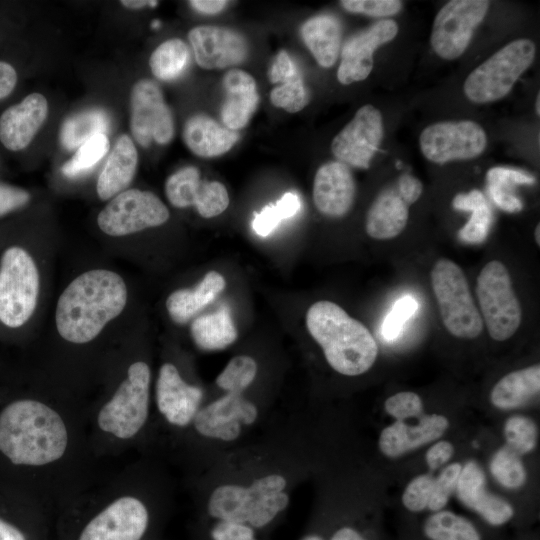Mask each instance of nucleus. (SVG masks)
<instances>
[{
  "mask_svg": "<svg viewBox=\"0 0 540 540\" xmlns=\"http://www.w3.org/2000/svg\"><path fill=\"white\" fill-rule=\"evenodd\" d=\"M66 426L49 406L16 399L0 410V457L14 467H37L62 457Z\"/></svg>",
  "mask_w": 540,
  "mask_h": 540,
  "instance_id": "obj_1",
  "label": "nucleus"
},
{
  "mask_svg": "<svg viewBox=\"0 0 540 540\" xmlns=\"http://www.w3.org/2000/svg\"><path fill=\"white\" fill-rule=\"evenodd\" d=\"M127 289L120 275L106 269L89 270L62 292L56 307V327L71 343L83 344L98 336L124 309Z\"/></svg>",
  "mask_w": 540,
  "mask_h": 540,
  "instance_id": "obj_2",
  "label": "nucleus"
},
{
  "mask_svg": "<svg viewBox=\"0 0 540 540\" xmlns=\"http://www.w3.org/2000/svg\"><path fill=\"white\" fill-rule=\"evenodd\" d=\"M306 326L328 364L338 373L356 376L374 364L378 354L374 337L336 303L322 300L312 304L306 314Z\"/></svg>",
  "mask_w": 540,
  "mask_h": 540,
  "instance_id": "obj_3",
  "label": "nucleus"
},
{
  "mask_svg": "<svg viewBox=\"0 0 540 540\" xmlns=\"http://www.w3.org/2000/svg\"><path fill=\"white\" fill-rule=\"evenodd\" d=\"M285 487L286 480L277 474L260 478L246 488L219 486L210 496L208 512L222 521L260 528L288 505V495L283 492Z\"/></svg>",
  "mask_w": 540,
  "mask_h": 540,
  "instance_id": "obj_4",
  "label": "nucleus"
},
{
  "mask_svg": "<svg viewBox=\"0 0 540 540\" xmlns=\"http://www.w3.org/2000/svg\"><path fill=\"white\" fill-rule=\"evenodd\" d=\"M39 273L31 254L10 245L0 256V324L18 329L32 317L39 295Z\"/></svg>",
  "mask_w": 540,
  "mask_h": 540,
  "instance_id": "obj_5",
  "label": "nucleus"
},
{
  "mask_svg": "<svg viewBox=\"0 0 540 540\" xmlns=\"http://www.w3.org/2000/svg\"><path fill=\"white\" fill-rule=\"evenodd\" d=\"M535 53L534 42L527 38L508 43L469 74L463 85L464 94L478 104L503 98L530 67Z\"/></svg>",
  "mask_w": 540,
  "mask_h": 540,
  "instance_id": "obj_6",
  "label": "nucleus"
},
{
  "mask_svg": "<svg viewBox=\"0 0 540 540\" xmlns=\"http://www.w3.org/2000/svg\"><path fill=\"white\" fill-rule=\"evenodd\" d=\"M431 285L447 331L458 338L478 337L483 320L462 269L450 259H439L431 270Z\"/></svg>",
  "mask_w": 540,
  "mask_h": 540,
  "instance_id": "obj_7",
  "label": "nucleus"
},
{
  "mask_svg": "<svg viewBox=\"0 0 540 540\" xmlns=\"http://www.w3.org/2000/svg\"><path fill=\"white\" fill-rule=\"evenodd\" d=\"M476 295L490 337L496 341L512 337L521 324L522 310L503 263L492 260L482 268Z\"/></svg>",
  "mask_w": 540,
  "mask_h": 540,
  "instance_id": "obj_8",
  "label": "nucleus"
},
{
  "mask_svg": "<svg viewBox=\"0 0 540 540\" xmlns=\"http://www.w3.org/2000/svg\"><path fill=\"white\" fill-rule=\"evenodd\" d=\"M149 384L148 365L141 361L131 364L127 378L100 410L97 418L99 427L121 439L136 435L147 420Z\"/></svg>",
  "mask_w": 540,
  "mask_h": 540,
  "instance_id": "obj_9",
  "label": "nucleus"
},
{
  "mask_svg": "<svg viewBox=\"0 0 540 540\" xmlns=\"http://www.w3.org/2000/svg\"><path fill=\"white\" fill-rule=\"evenodd\" d=\"M169 216L168 208L152 192L126 189L100 211L97 223L105 234L119 237L160 226Z\"/></svg>",
  "mask_w": 540,
  "mask_h": 540,
  "instance_id": "obj_10",
  "label": "nucleus"
},
{
  "mask_svg": "<svg viewBox=\"0 0 540 540\" xmlns=\"http://www.w3.org/2000/svg\"><path fill=\"white\" fill-rule=\"evenodd\" d=\"M486 0H452L437 13L430 37L435 53L453 60L467 49L475 28L487 14Z\"/></svg>",
  "mask_w": 540,
  "mask_h": 540,
  "instance_id": "obj_11",
  "label": "nucleus"
},
{
  "mask_svg": "<svg viewBox=\"0 0 540 540\" xmlns=\"http://www.w3.org/2000/svg\"><path fill=\"white\" fill-rule=\"evenodd\" d=\"M420 148L431 162L444 164L479 156L487 145L484 129L470 120L437 122L421 133Z\"/></svg>",
  "mask_w": 540,
  "mask_h": 540,
  "instance_id": "obj_12",
  "label": "nucleus"
},
{
  "mask_svg": "<svg viewBox=\"0 0 540 540\" xmlns=\"http://www.w3.org/2000/svg\"><path fill=\"white\" fill-rule=\"evenodd\" d=\"M130 105V130L139 145L148 147L153 141L165 145L173 139V115L156 82L137 81L131 89Z\"/></svg>",
  "mask_w": 540,
  "mask_h": 540,
  "instance_id": "obj_13",
  "label": "nucleus"
},
{
  "mask_svg": "<svg viewBox=\"0 0 540 540\" xmlns=\"http://www.w3.org/2000/svg\"><path fill=\"white\" fill-rule=\"evenodd\" d=\"M380 111L372 105L360 107L352 120L333 138L331 151L337 161L367 169L383 139Z\"/></svg>",
  "mask_w": 540,
  "mask_h": 540,
  "instance_id": "obj_14",
  "label": "nucleus"
},
{
  "mask_svg": "<svg viewBox=\"0 0 540 540\" xmlns=\"http://www.w3.org/2000/svg\"><path fill=\"white\" fill-rule=\"evenodd\" d=\"M165 194L174 207L194 206L203 218L216 217L229 205L225 186L218 181L202 180L194 166L183 167L170 175L165 182Z\"/></svg>",
  "mask_w": 540,
  "mask_h": 540,
  "instance_id": "obj_15",
  "label": "nucleus"
},
{
  "mask_svg": "<svg viewBox=\"0 0 540 540\" xmlns=\"http://www.w3.org/2000/svg\"><path fill=\"white\" fill-rule=\"evenodd\" d=\"M148 520L145 505L137 498L124 496L94 516L78 540H141Z\"/></svg>",
  "mask_w": 540,
  "mask_h": 540,
  "instance_id": "obj_16",
  "label": "nucleus"
},
{
  "mask_svg": "<svg viewBox=\"0 0 540 540\" xmlns=\"http://www.w3.org/2000/svg\"><path fill=\"white\" fill-rule=\"evenodd\" d=\"M188 39L197 64L207 70L237 66L249 53L245 37L227 27L197 26L189 31Z\"/></svg>",
  "mask_w": 540,
  "mask_h": 540,
  "instance_id": "obj_17",
  "label": "nucleus"
},
{
  "mask_svg": "<svg viewBox=\"0 0 540 540\" xmlns=\"http://www.w3.org/2000/svg\"><path fill=\"white\" fill-rule=\"evenodd\" d=\"M398 33L394 20H379L368 29L349 38L341 50V61L337 79L341 84L349 85L365 80L373 69L374 51L381 45L393 40Z\"/></svg>",
  "mask_w": 540,
  "mask_h": 540,
  "instance_id": "obj_18",
  "label": "nucleus"
},
{
  "mask_svg": "<svg viewBox=\"0 0 540 540\" xmlns=\"http://www.w3.org/2000/svg\"><path fill=\"white\" fill-rule=\"evenodd\" d=\"M257 415V408L252 402L241 394L228 392L197 411L193 420L201 435L232 441L240 434V424H252Z\"/></svg>",
  "mask_w": 540,
  "mask_h": 540,
  "instance_id": "obj_19",
  "label": "nucleus"
},
{
  "mask_svg": "<svg viewBox=\"0 0 540 540\" xmlns=\"http://www.w3.org/2000/svg\"><path fill=\"white\" fill-rule=\"evenodd\" d=\"M202 390L187 384L177 368L165 363L159 370L156 401L161 414L176 426H186L195 417L202 399Z\"/></svg>",
  "mask_w": 540,
  "mask_h": 540,
  "instance_id": "obj_20",
  "label": "nucleus"
},
{
  "mask_svg": "<svg viewBox=\"0 0 540 540\" xmlns=\"http://www.w3.org/2000/svg\"><path fill=\"white\" fill-rule=\"evenodd\" d=\"M355 192V181L347 165L330 161L318 168L313 183V201L321 214L343 217L353 205Z\"/></svg>",
  "mask_w": 540,
  "mask_h": 540,
  "instance_id": "obj_21",
  "label": "nucleus"
},
{
  "mask_svg": "<svg viewBox=\"0 0 540 540\" xmlns=\"http://www.w3.org/2000/svg\"><path fill=\"white\" fill-rule=\"evenodd\" d=\"M48 103L40 93H31L6 109L0 117V141L11 151L25 149L43 125Z\"/></svg>",
  "mask_w": 540,
  "mask_h": 540,
  "instance_id": "obj_22",
  "label": "nucleus"
},
{
  "mask_svg": "<svg viewBox=\"0 0 540 540\" xmlns=\"http://www.w3.org/2000/svg\"><path fill=\"white\" fill-rule=\"evenodd\" d=\"M456 489L461 502L491 525H502L513 517L514 510L507 501L486 491L484 472L474 461L462 467Z\"/></svg>",
  "mask_w": 540,
  "mask_h": 540,
  "instance_id": "obj_23",
  "label": "nucleus"
},
{
  "mask_svg": "<svg viewBox=\"0 0 540 540\" xmlns=\"http://www.w3.org/2000/svg\"><path fill=\"white\" fill-rule=\"evenodd\" d=\"M448 426L447 418L438 414L422 416L416 426L396 421L382 430L379 447L387 457L396 458L438 439Z\"/></svg>",
  "mask_w": 540,
  "mask_h": 540,
  "instance_id": "obj_24",
  "label": "nucleus"
},
{
  "mask_svg": "<svg viewBox=\"0 0 540 540\" xmlns=\"http://www.w3.org/2000/svg\"><path fill=\"white\" fill-rule=\"evenodd\" d=\"M226 92L221 107V120L225 127L237 131L245 127L254 114L259 95L255 79L241 69H231L223 77Z\"/></svg>",
  "mask_w": 540,
  "mask_h": 540,
  "instance_id": "obj_25",
  "label": "nucleus"
},
{
  "mask_svg": "<svg viewBox=\"0 0 540 540\" xmlns=\"http://www.w3.org/2000/svg\"><path fill=\"white\" fill-rule=\"evenodd\" d=\"M409 206L396 183L383 189L367 212L365 222L367 234L376 240L395 238L407 225Z\"/></svg>",
  "mask_w": 540,
  "mask_h": 540,
  "instance_id": "obj_26",
  "label": "nucleus"
},
{
  "mask_svg": "<svg viewBox=\"0 0 540 540\" xmlns=\"http://www.w3.org/2000/svg\"><path fill=\"white\" fill-rule=\"evenodd\" d=\"M138 164V152L127 134H122L108 156L98 177L96 190L101 200H108L126 190Z\"/></svg>",
  "mask_w": 540,
  "mask_h": 540,
  "instance_id": "obj_27",
  "label": "nucleus"
},
{
  "mask_svg": "<svg viewBox=\"0 0 540 540\" xmlns=\"http://www.w3.org/2000/svg\"><path fill=\"white\" fill-rule=\"evenodd\" d=\"M182 136L188 149L204 158L225 154L239 138L236 131L221 126L216 120L204 114L188 118Z\"/></svg>",
  "mask_w": 540,
  "mask_h": 540,
  "instance_id": "obj_28",
  "label": "nucleus"
},
{
  "mask_svg": "<svg viewBox=\"0 0 540 540\" xmlns=\"http://www.w3.org/2000/svg\"><path fill=\"white\" fill-rule=\"evenodd\" d=\"M226 281L217 271H209L194 288H182L172 292L166 300L171 319L185 324L203 308L211 304L225 289Z\"/></svg>",
  "mask_w": 540,
  "mask_h": 540,
  "instance_id": "obj_29",
  "label": "nucleus"
},
{
  "mask_svg": "<svg viewBox=\"0 0 540 540\" xmlns=\"http://www.w3.org/2000/svg\"><path fill=\"white\" fill-rule=\"evenodd\" d=\"M300 34L317 63L332 67L338 59L341 48L342 30L339 21L330 15H318L305 21Z\"/></svg>",
  "mask_w": 540,
  "mask_h": 540,
  "instance_id": "obj_30",
  "label": "nucleus"
},
{
  "mask_svg": "<svg viewBox=\"0 0 540 540\" xmlns=\"http://www.w3.org/2000/svg\"><path fill=\"white\" fill-rule=\"evenodd\" d=\"M539 390L540 366L536 364L501 378L493 387L490 400L495 407L509 410L527 403Z\"/></svg>",
  "mask_w": 540,
  "mask_h": 540,
  "instance_id": "obj_31",
  "label": "nucleus"
},
{
  "mask_svg": "<svg viewBox=\"0 0 540 540\" xmlns=\"http://www.w3.org/2000/svg\"><path fill=\"white\" fill-rule=\"evenodd\" d=\"M190 332L195 344L208 351L224 349L238 336L227 307H221L215 312L194 319Z\"/></svg>",
  "mask_w": 540,
  "mask_h": 540,
  "instance_id": "obj_32",
  "label": "nucleus"
},
{
  "mask_svg": "<svg viewBox=\"0 0 540 540\" xmlns=\"http://www.w3.org/2000/svg\"><path fill=\"white\" fill-rule=\"evenodd\" d=\"M110 128V118L106 111L92 108L78 112L63 122L59 139L62 146L73 150L97 134H106Z\"/></svg>",
  "mask_w": 540,
  "mask_h": 540,
  "instance_id": "obj_33",
  "label": "nucleus"
},
{
  "mask_svg": "<svg viewBox=\"0 0 540 540\" xmlns=\"http://www.w3.org/2000/svg\"><path fill=\"white\" fill-rule=\"evenodd\" d=\"M487 189L494 203L508 213L520 212L523 208L521 200L514 193L516 185L533 184L535 178L523 171L494 167L486 174Z\"/></svg>",
  "mask_w": 540,
  "mask_h": 540,
  "instance_id": "obj_34",
  "label": "nucleus"
},
{
  "mask_svg": "<svg viewBox=\"0 0 540 540\" xmlns=\"http://www.w3.org/2000/svg\"><path fill=\"white\" fill-rule=\"evenodd\" d=\"M190 59L187 44L179 38H171L161 43L151 54L149 66L159 80L171 81L186 70Z\"/></svg>",
  "mask_w": 540,
  "mask_h": 540,
  "instance_id": "obj_35",
  "label": "nucleus"
},
{
  "mask_svg": "<svg viewBox=\"0 0 540 540\" xmlns=\"http://www.w3.org/2000/svg\"><path fill=\"white\" fill-rule=\"evenodd\" d=\"M424 532L431 540H481L470 521L450 511H438L430 516Z\"/></svg>",
  "mask_w": 540,
  "mask_h": 540,
  "instance_id": "obj_36",
  "label": "nucleus"
},
{
  "mask_svg": "<svg viewBox=\"0 0 540 540\" xmlns=\"http://www.w3.org/2000/svg\"><path fill=\"white\" fill-rule=\"evenodd\" d=\"M109 151V140L106 134H97L81 146L74 156L62 166V173L67 178L75 179L90 173Z\"/></svg>",
  "mask_w": 540,
  "mask_h": 540,
  "instance_id": "obj_37",
  "label": "nucleus"
},
{
  "mask_svg": "<svg viewBox=\"0 0 540 540\" xmlns=\"http://www.w3.org/2000/svg\"><path fill=\"white\" fill-rule=\"evenodd\" d=\"M301 209L299 196L294 192L285 193L276 203H270L254 214L252 227L261 237L271 234L285 219L296 215Z\"/></svg>",
  "mask_w": 540,
  "mask_h": 540,
  "instance_id": "obj_38",
  "label": "nucleus"
},
{
  "mask_svg": "<svg viewBox=\"0 0 540 540\" xmlns=\"http://www.w3.org/2000/svg\"><path fill=\"white\" fill-rule=\"evenodd\" d=\"M490 470L494 478L509 489L521 487L527 478L520 455L508 445L495 453L491 460Z\"/></svg>",
  "mask_w": 540,
  "mask_h": 540,
  "instance_id": "obj_39",
  "label": "nucleus"
},
{
  "mask_svg": "<svg viewBox=\"0 0 540 540\" xmlns=\"http://www.w3.org/2000/svg\"><path fill=\"white\" fill-rule=\"evenodd\" d=\"M256 373L257 364L252 357L235 356L216 378V384L230 393L241 394L254 381Z\"/></svg>",
  "mask_w": 540,
  "mask_h": 540,
  "instance_id": "obj_40",
  "label": "nucleus"
},
{
  "mask_svg": "<svg viewBox=\"0 0 540 540\" xmlns=\"http://www.w3.org/2000/svg\"><path fill=\"white\" fill-rule=\"evenodd\" d=\"M270 101L275 107L289 113L302 110L310 97L300 73L274 87L270 92Z\"/></svg>",
  "mask_w": 540,
  "mask_h": 540,
  "instance_id": "obj_41",
  "label": "nucleus"
},
{
  "mask_svg": "<svg viewBox=\"0 0 540 540\" xmlns=\"http://www.w3.org/2000/svg\"><path fill=\"white\" fill-rule=\"evenodd\" d=\"M504 435L507 445L519 455L530 452L536 446L537 427L535 423L524 416H512L504 425Z\"/></svg>",
  "mask_w": 540,
  "mask_h": 540,
  "instance_id": "obj_42",
  "label": "nucleus"
},
{
  "mask_svg": "<svg viewBox=\"0 0 540 540\" xmlns=\"http://www.w3.org/2000/svg\"><path fill=\"white\" fill-rule=\"evenodd\" d=\"M417 309L418 303L411 295L399 298L383 321L381 327L383 338L387 341L396 339Z\"/></svg>",
  "mask_w": 540,
  "mask_h": 540,
  "instance_id": "obj_43",
  "label": "nucleus"
},
{
  "mask_svg": "<svg viewBox=\"0 0 540 540\" xmlns=\"http://www.w3.org/2000/svg\"><path fill=\"white\" fill-rule=\"evenodd\" d=\"M462 466L459 463L448 465L433 482L428 508L440 511L448 502L449 496L456 488Z\"/></svg>",
  "mask_w": 540,
  "mask_h": 540,
  "instance_id": "obj_44",
  "label": "nucleus"
},
{
  "mask_svg": "<svg viewBox=\"0 0 540 540\" xmlns=\"http://www.w3.org/2000/svg\"><path fill=\"white\" fill-rule=\"evenodd\" d=\"M386 412L403 421L407 418L417 417L422 413V400L414 392L403 391L390 396L384 404Z\"/></svg>",
  "mask_w": 540,
  "mask_h": 540,
  "instance_id": "obj_45",
  "label": "nucleus"
},
{
  "mask_svg": "<svg viewBox=\"0 0 540 540\" xmlns=\"http://www.w3.org/2000/svg\"><path fill=\"white\" fill-rule=\"evenodd\" d=\"M491 221L492 213L487 203L472 211L470 219L459 230L458 235L464 242L481 243L488 235Z\"/></svg>",
  "mask_w": 540,
  "mask_h": 540,
  "instance_id": "obj_46",
  "label": "nucleus"
},
{
  "mask_svg": "<svg viewBox=\"0 0 540 540\" xmlns=\"http://www.w3.org/2000/svg\"><path fill=\"white\" fill-rule=\"evenodd\" d=\"M434 479L429 475L415 477L406 487L402 502L412 512L424 510L429 503Z\"/></svg>",
  "mask_w": 540,
  "mask_h": 540,
  "instance_id": "obj_47",
  "label": "nucleus"
},
{
  "mask_svg": "<svg viewBox=\"0 0 540 540\" xmlns=\"http://www.w3.org/2000/svg\"><path fill=\"white\" fill-rule=\"evenodd\" d=\"M340 4L348 12L373 17L392 16L402 8V2L398 0H342Z\"/></svg>",
  "mask_w": 540,
  "mask_h": 540,
  "instance_id": "obj_48",
  "label": "nucleus"
},
{
  "mask_svg": "<svg viewBox=\"0 0 540 540\" xmlns=\"http://www.w3.org/2000/svg\"><path fill=\"white\" fill-rule=\"evenodd\" d=\"M30 201V194L25 189L0 182V218L19 210Z\"/></svg>",
  "mask_w": 540,
  "mask_h": 540,
  "instance_id": "obj_49",
  "label": "nucleus"
},
{
  "mask_svg": "<svg viewBox=\"0 0 540 540\" xmlns=\"http://www.w3.org/2000/svg\"><path fill=\"white\" fill-rule=\"evenodd\" d=\"M211 536L213 540H256L246 524L222 520L213 527Z\"/></svg>",
  "mask_w": 540,
  "mask_h": 540,
  "instance_id": "obj_50",
  "label": "nucleus"
},
{
  "mask_svg": "<svg viewBox=\"0 0 540 540\" xmlns=\"http://www.w3.org/2000/svg\"><path fill=\"white\" fill-rule=\"evenodd\" d=\"M299 71L289 56V54L282 50L280 51L269 70V80L271 83H283L284 81L294 77Z\"/></svg>",
  "mask_w": 540,
  "mask_h": 540,
  "instance_id": "obj_51",
  "label": "nucleus"
},
{
  "mask_svg": "<svg viewBox=\"0 0 540 540\" xmlns=\"http://www.w3.org/2000/svg\"><path fill=\"white\" fill-rule=\"evenodd\" d=\"M396 184L400 194L408 205L416 202L423 191V185L420 180L407 173L402 174Z\"/></svg>",
  "mask_w": 540,
  "mask_h": 540,
  "instance_id": "obj_52",
  "label": "nucleus"
},
{
  "mask_svg": "<svg viewBox=\"0 0 540 540\" xmlns=\"http://www.w3.org/2000/svg\"><path fill=\"white\" fill-rule=\"evenodd\" d=\"M454 447L448 441L435 443L426 453V462L431 470H435L445 464L453 455Z\"/></svg>",
  "mask_w": 540,
  "mask_h": 540,
  "instance_id": "obj_53",
  "label": "nucleus"
},
{
  "mask_svg": "<svg viewBox=\"0 0 540 540\" xmlns=\"http://www.w3.org/2000/svg\"><path fill=\"white\" fill-rule=\"evenodd\" d=\"M485 204H487L486 198L482 192L476 189L467 194H458L452 201L454 209L471 212Z\"/></svg>",
  "mask_w": 540,
  "mask_h": 540,
  "instance_id": "obj_54",
  "label": "nucleus"
},
{
  "mask_svg": "<svg viewBox=\"0 0 540 540\" xmlns=\"http://www.w3.org/2000/svg\"><path fill=\"white\" fill-rule=\"evenodd\" d=\"M17 83V72L12 65L0 61V99L6 98Z\"/></svg>",
  "mask_w": 540,
  "mask_h": 540,
  "instance_id": "obj_55",
  "label": "nucleus"
},
{
  "mask_svg": "<svg viewBox=\"0 0 540 540\" xmlns=\"http://www.w3.org/2000/svg\"><path fill=\"white\" fill-rule=\"evenodd\" d=\"M225 0H191L189 5L197 12L207 15L220 13L228 4Z\"/></svg>",
  "mask_w": 540,
  "mask_h": 540,
  "instance_id": "obj_56",
  "label": "nucleus"
},
{
  "mask_svg": "<svg viewBox=\"0 0 540 540\" xmlns=\"http://www.w3.org/2000/svg\"><path fill=\"white\" fill-rule=\"evenodd\" d=\"M0 540H28L25 533L14 523L0 515Z\"/></svg>",
  "mask_w": 540,
  "mask_h": 540,
  "instance_id": "obj_57",
  "label": "nucleus"
},
{
  "mask_svg": "<svg viewBox=\"0 0 540 540\" xmlns=\"http://www.w3.org/2000/svg\"><path fill=\"white\" fill-rule=\"evenodd\" d=\"M331 540H365L357 531L349 527L337 530Z\"/></svg>",
  "mask_w": 540,
  "mask_h": 540,
  "instance_id": "obj_58",
  "label": "nucleus"
},
{
  "mask_svg": "<svg viewBox=\"0 0 540 540\" xmlns=\"http://www.w3.org/2000/svg\"><path fill=\"white\" fill-rule=\"evenodd\" d=\"M124 7L128 9H139L146 6L155 7L158 1L154 0H123L120 2Z\"/></svg>",
  "mask_w": 540,
  "mask_h": 540,
  "instance_id": "obj_59",
  "label": "nucleus"
},
{
  "mask_svg": "<svg viewBox=\"0 0 540 540\" xmlns=\"http://www.w3.org/2000/svg\"><path fill=\"white\" fill-rule=\"evenodd\" d=\"M535 241L539 246L540 244V225L539 224L535 228Z\"/></svg>",
  "mask_w": 540,
  "mask_h": 540,
  "instance_id": "obj_60",
  "label": "nucleus"
},
{
  "mask_svg": "<svg viewBox=\"0 0 540 540\" xmlns=\"http://www.w3.org/2000/svg\"><path fill=\"white\" fill-rule=\"evenodd\" d=\"M535 112L537 115L540 114V94L538 93L536 102H535Z\"/></svg>",
  "mask_w": 540,
  "mask_h": 540,
  "instance_id": "obj_61",
  "label": "nucleus"
},
{
  "mask_svg": "<svg viewBox=\"0 0 540 540\" xmlns=\"http://www.w3.org/2000/svg\"><path fill=\"white\" fill-rule=\"evenodd\" d=\"M302 540H323V539L317 535H309V536L304 537Z\"/></svg>",
  "mask_w": 540,
  "mask_h": 540,
  "instance_id": "obj_62",
  "label": "nucleus"
}]
</instances>
